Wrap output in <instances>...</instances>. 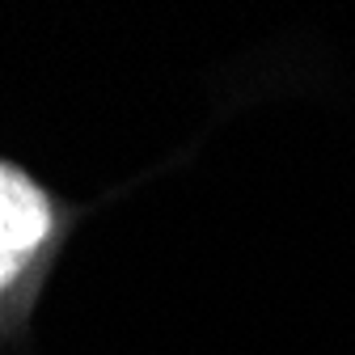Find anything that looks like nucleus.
Here are the masks:
<instances>
[{
    "label": "nucleus",
    "mask_w": 355,
    "mask_h": 355,
    "mask_svg": "<svg viewBox=\"0 0 355 355\" xmlns=\"http://www.w3.org/2000/svg\"><path fill=\"white\" fill-rule=\"evenodd\" d=\"M55 225V211L30 178L13 165H0V292H5L30 258L42 250Z\"/></svg>",
    "instance_id": "1"
}]
</instances>
